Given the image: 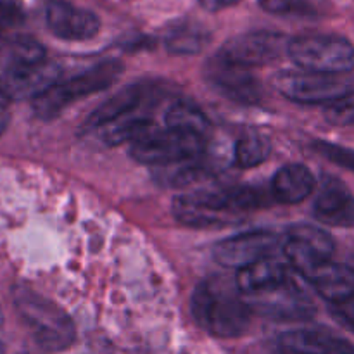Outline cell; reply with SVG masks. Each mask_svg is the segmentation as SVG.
<instances>
[{
    "instance_id": "cell-1",
    "label": "cell",
    "mask_w": 354,
    "mask_h": 354,
    "mask_svg": "<svg viewBox=\"0 0 354 354\" xmlns=\"http://www.w3.org/2000/svg\"><path fill=\"white\" fill-rule=\"evenodd\" d=\"M268 204L258 187H230L220 190H197L173 199V216L190 228H221L235 225L242 216Z\"/></svg>"
},
{
    "instance_id": "cell-2",
    "label": "cell",
    "mask_w": 354,
    "mask_h": 354,
    "mask_svg": "<svg viewBox=\"0 0 354 354\" xmlns=\"http://www.w3.org/2000/svg\"><path fill=\"white\" fill-rule=\"evenodd\" d=\"M190 311L201 328L218 339H237L251 325V308L237 289L225 279H207L196 287Z\"/></svg>"
},
{
    "instance_id": "cell-3",
    "label": "cell",
    "mask_w": 354,
    "mask_h": 354,
    "mask_svg": "<svg viewBox=\"0 0 354 354\" xmlns=\"http://www.w3.org/2000/svg\"><path fill=\"white\" fill-rule=\"evenodd\" d=\"M12 297L17 313L40 348L52 353L71 348L76 328L71 317L61 306L24 286L14 287Z\"/></svg>"
},
{
    "instance_id": "cell-4",
    "label": "cell",
    "mask_w": 354,
    "mask_h": 354,
    "mask_svg": "<svg viewBox=\"0 0 354 354\" xmlns=\"http://www.w3.org/2000/svg\"><path fill=\"white\" fill-rule=\"evenodd\" d=\"M121 73H123V64L116 59H107L64 82L59 80L55 85L33 99L35 116L45 121L59 116L76 100L109 88L120 78Z\"/></svg>"
},
{
    "instance_id": "cell-5",
    "label": "cell",
    "mask_w": 354,
    "mask_h": 354,
    "mask_svg": "<svg viewBox=\"0 0 354 354\" xmlns=\"http://www.w3.org/2000/svg\"><path fill=\"white\" fill-rule=\"evenodd\" d=\"M287 54L303 71L337 76L354 69V45L335 35H303L289 40Z\"/></svg>"
},
{
    "instance_id": "cell-6",
    "label": "cell",
    "mask_w": 354,
    "mask_h": 354,
    "mask_svg": "<svg viewBox=\"0 0 354 354\" xmlns=\"http://www.w3.org/2000/svg\"><path fill=\"white\" fill-rule=\"evenodd\" d=\"M206 140L189 131L152 130L131 144L130 154L140 165L166 168L203 156Z\"/></svg>"
},
{
    "instance_id": "cell-7",
    "label": "cell",
    "mask_w": 354,
    "mask_h": 354,
    "mask_svg": "<svg viewBox=\"0 0 354 354\" xmlns=\"http://www.w3.org/2000/svg\"><path fill=\"white\" fill-rule=\"evenodd\" d=\"M273 85L286 99L297 104H328L349 92L348 83L337 76L310 71L279 73Z\"/></svg>"
},
{
    "instance_id": "cell-8",
    "label": "cell",
    "mask_w": 354,
    "mask_h": 354,
    "mask_svg": "<svg viewBox=\"0 0 354 354\" xmlns=\"http://www.w3.org/2000/svg\"><path fill=\"white\" fill-rule=\"evenodd\" d=\"M244 299L252 313H259L261 317L272 318V320H310L317 311L311 297L303 289H299L292 282V279L282 286H277L256 296L244 297Z\"/></svg>"
},
{
    "instance_id": "cell-9",
    "label": "cell",
    "mask_w": 354,
    "mask_h": 354,
    "mask_svg": "<svg viewBox=\"0 0 354 354\" xmlns=\"http://www.w3.org/2000/svg\"><path fill=\"white\" fill-rule=\"evenodd\" d=\"M287 40L283 35L273 31H252L230 38L218 52V57L230 64L251 69L265 66L280 57L287 50Z\"/></svg>"
},
{
    "instance_id": "cell-10",
    "label": "cell",
    "mask_w": 354,
    "mask_h": 354,
    "mask_svg": "<svg viewBox=\"0 0 354 354\" xmlns=\"http://www.w3.org/2000/svg\"><path fill=\"white\" fill-rule=\"evenodd\" d=\"M280 244L282 239L273 232H248L218 242L213 248V256L216 263L225 268L242 270L263 259L272 258Z\"/></svg>"
},
{
    "instance_id": "cell-11",
    "label": "cell",
    "mask_w": 354,
    "mask_h": 354,
    "mask_svg": "<svg viewBox=\"0 0 354 354\" xmlns=\"http://www.w3.org/2000/svg\"><path fill=\"white\" fill-rule=\"evenodd\" d=\"M283 254L296 272L306 279L318 265L334 254V241L327 232L313 225H296L289 230L283 244Z\"/></svg>"
},
{
    "instance_id": "cell-12",
    "label": "cell",
    "mask_w": 354,
    "mask_h": 354,
    "mask_svg": "<svg viewBox=\"0 0 354 354\" xmlns=\"http://www.w3.org/2000/svg\"><path fill=\"white\" fill-rule=\"evenodd\" d=\"M204 78L220 95L241 104H256L261 100V86L251 71L230 64L221 57H213L204 66Z\"/></svg>"
},
{
    "instance_id": "cell-13",
    "label": "cell",
    "mask_w": 354,
    "mask_h": 354,
    "mask_svg": "<svg viewBox=\"0 0 354 354\" xmlns=\"http://www.w3.org/2000/svg\"><path fill=\"white\" fill-rule=\"evenodd\" d=\"M61 80V68L54 62L16 66L0 75V90L10 100L37 99Z\"/></svg>"
},
{
    "instance_id": "cell-14",
    "label": "cell",
    "mask_w": 354,
    "mask_h": 354,
    "mask_svg": "<svg viewBox=\"0 0 354 354\" xmlns=\"http://www.w3.org/2000/svg\"><path fill=\"white\" fill-rule=\"evenodd\" d=\"M47 26L55 37L69 41H85L99 33L100 21L93 12L66 2L48 3Z\"/></svg>"
},
{
    "instance_id": "cell-15",
    "label": "cell",
    "mask_w": 354,
    "mask_h": 354,
    "mask_svg": "<svg viewBox=\"0 0 354 354\" xmlns=\"http://www.w3.org/2000/svg\"><path fill=\"white\" fill-rule=\"evenodd\" d=\"M313 214L330 227H354V196L335 178H325L315 199Z\"/></svg>"
},
{
    "instance_id": "cell-16",
    "label": "cell",
    "mask_w": 354,
    "mask_h": 354,
    "mask_svg": "<svg viewBox=\"0 0 354 354\" xmlns=\"http://www.w3.org/2000/svg\"><path fill=\"white\" fill-rule=\"evenodd\" d=\"M280 346L289 354H354L353 344L320 328H297L280 335Z\"/></svg>"
},
{
    "instance_id": "cell-17",
    "label": "cell",
    "mask_w": 354,
    "mask_h": 354,
    "mask_svg": "<svg viewBox=\"0 0 354 354\" xmlns=\"http://www.w3.org/2000/svg\"><path fill=\"white\" fill-rule=\"evenodd\" d=\"M313 289L330 304L354 296V270L341 263L325 261L306 277Z\"/></svg>"
},
{
    "instance_id": "cell-18",
    "label": "cell",
    "mask_w": 354,
    "mask_h": 354,
    "mask_svg": "<svg viewBox=\"0 0 354 354\" xmlns=\"http://www.w3.org/2000/svg\"><path fill=\"white\" fill-rule=\"evenodd\" d=\"M156 95H152L149 90H145L142 85H130L127 88L120 90L114 97L100 104L90 118L86 120V128L95 130V128L102 127V124L111 123V121L118 120V118L124 116L128 113L140 109L151 104V100Z\"/></svg>"
},
{
    "instance_id": "cell-19",
    "label": "cell",
    "mask_w": 354,
    "mask_h": 354,
    "mask_svg": "<svg viewBox=\"0 0 354 354\" xmlns=\"http://www.w3.org/2000/svg\"><path fill=\"white\" fill-rule=\"evenodd\" d=\"M289 280L290 275L287 266L277 259L268 258L239 270L235 283H237V289L241 290L242 296L249 297L273 289L277 286H282Z\"/></svg>"
},
{
    "instance_id": "cell-20",
    "label": "cell",
    "mask_w": 354,
    "mask_h": 354,
    "mask_svg": "<svg viewBox=\"0 0 354 354\" xmlns=\"http://www.w3.org/2000/svg\"><path fill=\"white\" fill-rule=\"evenodd\" d=\"M315 176L304 165H286L273 175L272 196L280 204H297L310 197Z\"/></svg>"
},
{
    "instance_id": "cell-21",
    "label": "cell",
    "mask_w": 354,
    "mask_h": 354,
    "mask_svg": "<svg viewBox=\"0 0 354 354\" xmlns=\"http://www.w3.org/2000/svg\"><path fill=\"white\" fill-rule=\"evenodd\" d=\"M145 107H140V109L133 111V113H128L124 116L118 118V120L111 121V123L95 128L93 131L97 133V138L104 145L113 147V145H120L123 142H131L133 144L135 140L147 135L149 131L156 130L151 118L144 113Z\"/></svg>"
},
{
    "instance_id": "cell-22",
    "label": "cell",
    "mask_w": 354,
    "mask_h": 354,
    "mask_svg": "<svg viewBox=\"0 0 354 354\" xmlns=\"http://www.w3.org/2000/svg\"><path fill=\"white\" fill-rule=\"evenodd\" d=\"M166 128L189 131L206 140L211 133V121L197 106L190 102H175L166 111Z\"/></svg>"
},
{
    "instance_id": "cell-23",
    "label": "cell",
    "mask_w": 354,
    "mask_h": 354,
    "mask_svg": "<svg viewBox=\"0 0 354 354\" xmlns=\"http://www.w3.org/2000/svg\"><path fill=\"white\" fill-rule=\"evenodd\" d=\"M41 61H45L44 47L31 38H21L7 47H0V75L16 66L37 64Z\"/></svg>"
},
{
    "instance_id": "cell-24",
    "label": "cell",
    "mask_w": 354,
    "mask_h": 354,
    "mask_svg": "<svg viewBox=\"0 0 354 354\" xmlns=\"http://www.w3.org/2000/svg\"><path fill=\"white\" fill-rule=\"evenodd\" d=\"M272 154V144L266 137L258 133H249L235 142L234 159L241 168H256Z\"/></svg>"
},
{
    "instance_id": "cell-25",
    "label": "cell",
    "mask_w": 354,
    "mask_h": 354,
    "mask_svg": "<svg viewBox=\"0 0 354 354\" xmlns=\"http://www.w3.org/2000/svg\"><path fill=\"white\" fill-rule=\"evenodd\" d=\"M166 48L173 54H197L207 44V33L194 24H180L166 37Z\"/></svg>"
},
{
    "instance_id": "cell-26",
    "label": "cell",
    "mask_w": 354,
    "mask_h": 354,
    "mask_svg": "<svg viewBox=\"0 0 354 354\" xmlns=\"http://www.w3.org/2000/svg\"><path fill=\"white\" fill-rule=\"evenodd\" d=\"M325 120L335 127H351L354 124V92H348L339 99L332 100L325 107Z\"/></svg>"
},
{
    "instance_id": "cell-27",
    "label": "cell",
    "mask_w": 354,
    "mask_h": 354,
    "mask_svg": "<svg viewBox=\"0 0 354 354\" xmlns=\"http://www.w3.org/2000/svg\"><path fill=\"white\" fill-rule=\"evenodd\" d=\"M313 149L315 152L324 156L328 161L335 162L337 166H342V168L354 173V149L344 147V145L339 144H332V142L325 140L313 142Z\"/></svg>"
},
{
    "instance_id": "cell-28",
    "label": "cell",
    "mask_w": 354,
    "mask_h": 354,
    "mask_svg": "<svg viewBox=\"0 0 354 354\" xmlns=\"http://www.w3.org/2000/svg\"><path fill=\"white\" fill-rule=\"evenodd\" d=\"M259 6L270 14H304L308 9L299 0H259Z\"/></svg>"
},
{
    "instance_id": "cell-29",
    "label": "cell",
    "mask_w": 354,
    "mask_h": 354,
    "mask_svg": "<svg viewBox=\"0 0 354 354\" xmlns=\"http://www.w3.org/2000/svg\"><path fill=\"white\" fill-rule=\"evenodd\" d=\"M332 315L339 324L354 332V296L341 301V303L332 304Z\"/></svg>"
},
{
    "instance_id": "cell-30",
    "label": "cell",
    "mask_w": 354,
    "mask_h": 354,
    "mask_svg": "<svg viewBox=\"0 0 354 354\" xmlns=\"http://www.w3.org/2000/svg\"><path fill=\"white\" fill-rule=\"evenodd\" d=\"M23 12H21L19 0H0V21L6 24L19 23Z\"/></svg>"
},
{
    "instance_id": "cell-31",
    "label": "cell",
    "mask_w": 354,
    "mask_h": 354,
    "mask_svg": "<svg viewBox=\"0 0 354 354\" xmlns=\"http://www.w3.org/2000/svg\"><path fill=\"white\" fill-rule=\"evenodd\" d=\"M9 104H10V99L2 92V90H0V135L6 131L7 124H9V120H10Z\"/></svg>"
},
{
    "instance_id": "cell-32",
    "label": "cell",
    "mask_w": 354,
    "mask_h": 354,
    "mask_svg": "<svg viewBox=\"0 0 354 354\" xmlns=\"http://www.w3.org/2000/svg\"><path fill=\"white\" fill-rule=\"evenodd\" d=\"M237 2H241V0H199L201 6L207 10H220L225 9V7L234 6Z\"/></svg>"
},
{
    "instance_id": "cell-33",
    "label": "cell",
    "mask_w": 354,
    "mask_h": 354,
    "mask_svg": "<svg viewBox=\"0 0 354 354\" xmlns=\"http://www.w3.org/2000/svg\"><path fill=\"white\" fill-rule=\"evenodd\" d=\"M3 325V313H2V308H0V327Z\"/></svg>"
}]
</instances>
